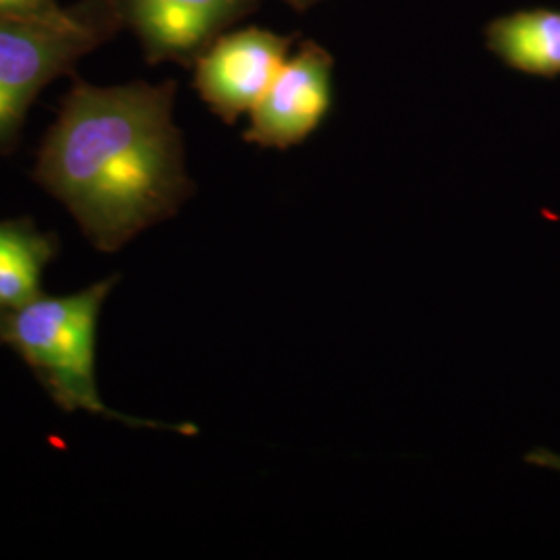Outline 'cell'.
<instances>
[{"mask_svg":"<svg viewBox=\"0 0 560 560\" xmlns=\"http://www.w3.org/2000/svg\"><path fill=\"white\" fill-rule=\"evenodd\" d=\"M332 78V55L318 42H303L249 113L243 140L272 150H289L310 140L330 113Z\"/></svg>","mask_w":560,"mask_h":560,"instance_id":"obj_4","label":"cell"},{"mask_svg":"<svg viewBox=\"0 0 560 560\" xmlns=\"http://www.w3.org/2000/svg\"><path fill=\"white\" fill-rule=\"evenodd\" d=\"M59 240L30 219L0 221V316L42 295V275L57 258Z\"/></svg>","mask_w":560,"mask_h":560,"instance_id":"obj_8","label":"cell"},{"mask_svg":"<svg viewBox=\"0 0 560 560\" xmlns=\"http://www.w3.org/2000/svg\"><path fill=\"white\" fill-rule=\"evenodd\" d=\"M291 38L264 27L222 34L196 60V90L219 119L233 125L261 101L289 59Z\"/></svg>","mask_w":560,"mask_h":560,"instance_id":"obj_5","label":"cell"},{"mask_svg":"<svg viewBox=\"0 0 560 560\" xmlns=\"http://www.w3.org/2000/svg\"><path fill=\"white\" fill-rule=\"evenodd\" d=\"M102 34L101 15L85 7L0 15V156L18 145L42 90L96 48Z\"/></svg>","mask_w":560,"mask_h":560,"instance_id":"obj_3","label":"cell"},{"mask_svg":"<svg viewBox=\"0 0 560 560\" xmlns=\"http://www.w3.org/2000/svg\"><path fill=\"white\" fill-rule=\"evenodd\" d=\"M282 2L291 4V7H293V9H298V11H305V9H310V7L318 4L322 0H282Z\"/></svg>","mask_w":560,"mask_h":560,"instance_id":"obj_11","label":"cell"},{"mask_svg":"<svg viewBox=\"0 0 560 560\" xmlns=\"http://www.w3.org/2000/svg\"><path fill=\"white\" fill-rule=\"evenodd\" d=\"M525 460L532 463V465H538L541 469H555V471H560L559 453H552V451H546V448H536V451L527 453Z\"/></svg>","mask_w":560,"mask_h":560,"instance_id":"obj_10","label":"cell"},{"mask_svg":"<svg viewBox=\"0 0 560 560\" xmlns=\"http://www.w3.org/2000/svg\"><path fill=\"white\" fill-rule=\"evenodd\" d=\"M486 48L509 69L536 78L560 75V11L520 9L483 30Z\"/></svg>","mask_w":560,"mask_h":560,"instance_id":"obj_7","label":"cell"},{"mask_svg":"<svg viewBox=\"0 0 560 560\" xmlns=\"http://www.w3.org/2000/svg\"><path fill=\"white\" fill-rule=\"evenodd\" d=\"M150 60L196 62L260 0H115Z\"/></svg>","mask_w":560,"mask_h":560,"instance_id":"obj_6","label":"cell"},{"mask_svg":"<svg viewBox=\"0 0 560 560\" xmlns=\"http://www.w3.org/2000/svg\"><path fill=\"white\" fill-rule=\"evenodd\" d=\"M55 7V0H0V15H36Z\"/></svg>","mask_w":560,"mask_h":560,"instance_id":"obj_9","label":"cell"},{"mask_svg":"<svg viewBox=\"0 0 560 560\" xmlns=\"http://www.w3.org/2000/svg\"><path fill=\"white\" fill-rule=\"evenodd\" d=\"M173 104V81L110 88L81 81L42 141L32 177L102 254L173 219L194 196Z\"/></svg>","mask_w":560,"mask_h":560,"instance_id":"obj_1","label":"cell"},{"mask_svg":"<svg viewBox=\"0 0 560 560\" xmlns=\"http://www.w3.org/2000/svg\"><path fill=\"white\" fill-rule=\"evenodd\" d=\"M117 280L119 277H108L73 295H38L2 314L0 342L25 361L62 411H90L131 425L162 428V423L119 416L98 395V320L102 305Z\"/></svg>","mask_w":560,"mask_h":560,"instance_id":"obj_2","label":"cell"}]
</instances>
